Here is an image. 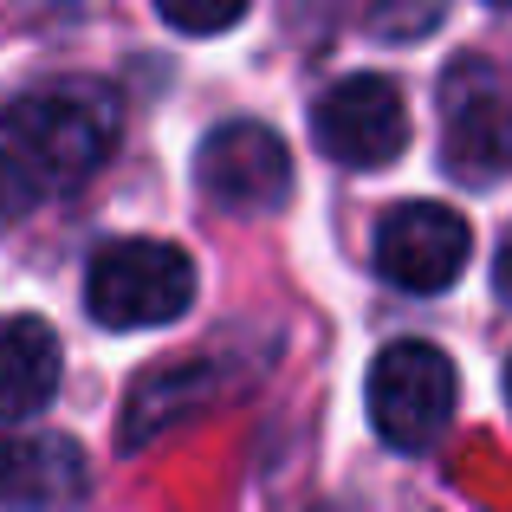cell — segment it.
<instances>
[{"label": "cell", "instance_id": "cell-1", "mask_svg": "<svg viewBox=\"0 0 512 512\" xmlns=\"http://www.w3.org/2000/svg\"><path fill=\"white\" fill-rule=\"evenodd\" d=\"M117 150V98L91 78L33 85L0 104V221L85 188Z\"/></svg>", "mask_w": 512, "mask_h": 512}, {"label": "cell", "instance_id": "cell-2", "mask_svg": "<svg viewBox=\"0 0 512 512\" xmlns=\"http://www.w3.org/2000/svg\"><path fill=\"white\" fill-rule=\"evenodd\" d=\"M195 305V266L169 240H111L85 273V312L104 331H156Z\"/></svg>", "mask_w": 512, "mask_h": 512}, {"label": "cell", "instance_id": "cell-3", "mask_svg": "<svg viewBox=\"0 0 512 512\" xmlns=\"http://www.w3.org/2000/svg\"><path fill=\"white\" fill-rule=\"evenodd\" d=\"M370 422L376 435L389 441L396 454H422L441 441L454 415V396H461V376H454L448 350L422 344V338H402L389 350H376L370 363Z\"/></svg>", "mask_w": 512, "mask_h": 512}, {"label": "cell", "instance_id": "cell-4", "mask_svg": "<svg viewBox=\"0 0 512 512\" xmlns=\"http://www.w3.org/2000/svg\"><path fill=\"white\" fill-rule=\"evenodd\" d=\"M441 163L461 182L512 175V78L487 59H461L441 78Z\"/></svg>", "mask_w": 512, "mask_h": 512}, {"label": "cell", "instance_id": "cell-5", "mask_svg": "<svg viewBox=\"0 0 512 512\" xmlns=\"http://www.w3.org/2000/svg\"><path fill=\"white\" fill-rule=\"evenodd\" d=\"M195 188L234 221H260L292 201V150L279 143V130L253 124H221L195 156Z\"/></svg>", "mask_w": 512, "mask_h": 512}, {"label": "cell", "instance_id": "cell-6", "mask_svg": "<svg viewBox=\"0 0 512 512\" xmlns=\"http://www.w3.org/2000/svg\"><path fill=\"white\" fill-rule=\"evenodd\" d=\"M312 137L344 169H383L409 150V104L383 72H350L318 98Z\"/></svg>", "mask_w": 512, "mask_h": 512}, {"label": "cell", "instance_id": "cell-7", "mask_svg": "<svg viewBox=\"0 0 512 512\" xmlns=\"http://www.w3.org/2000/svg\"><path fill=\"white\" fill-rule=\"evenodd\" d=\"M474 253V227L441 201H402L376 221V273L402 292H448Z\"/></svg>", "mask_w": 512, "mask_h": 512}, {"label": "cell", "instance_id": "cell-8", "mask_svg": "<svg viewBox=\"0 0 512 512\" xmlns=\"http://www.w3.org/2000/svg\"><path fill=\"white\" fill-rule=\"evenodd\" d=\"M85 454L65 435H0V512H72Z\"/></svg>", "mask_w": 512, "mask_h": 512}, {"label": "cell", "instance_id": "cell-9", "mask_svg": "<svg viewBox=\"0 0 512 512\" xmlns=\"http://www.w3.org/2000/svg\"><path fill=\"white\" fill-rule=\"evenodd\" d=\"M59 389V338L46 318L7 312L0 318V422H26L39 415Z\"/></svg>", "mask_w": 512, "mask_h": 512}, {"label": "cell", "instance_id": "cell-10", "mask_svg": "<svg viewBox=\"0 0 512 512\" xmlns=\"http://www.w3.org/2000/svg\"><path fill=\"white\" fill-rule=\"evenodd\" d=\"M441 26V0H370V33L389 46H415Z\"/></svg>", "mask_w": 512, "mask_h": 512}, {"label": "cell", "instance_id": "cell-11", "mask_svg": "<svg viewBox=\"0 0 512 512\" xmlns=\"http://www.w3.org/2000/svg\"><path fill=\"white\" fill-rule=\"evenodd\" d=\"M156 13L175 26V33H227V26H240V13H247V0H156Z\"/></svg>", "mask_w": 512, "mask_h": 512}, {"label": "cell", "instance_id": "cell-12", "mask_svg": "<svg viewBox=\"0 0 512 512\" xmlns=\"http://www.w3.org/2000/svg\"><path fill=\"white\" fill-rule=\"evenodd\" d=\"M493 279H500V299H512V227L500 240V266H493Z\"/></svg>", "mask_w": 512, "mask_h": 512}, {"label": "cell", "instance_id": "cell-13", "mask_svg": "<svg viewBox=\"0 0 512 512\" xmlns=\"http://www.w3.org/2000/svg\"><path fill=\"white\" fill-rule=\"evenodd\" d=\"M506 402H512V363H506Z\"/></svg>", "mask_w": 512, "mask_h": 512}, {"label": "cell", "instance_id": "cell-14", "mask_svg": "<svg viewBox=\"0 0 512 512\" xmlns=\"http://www.w3.org/2000/svg\"><path fill=\"white\" fill-rule=\"evenodd\" d=\"M493 7H512V0H493Z\"/></svg>", "mask_w": 512, "mask_h": 512}]
</instances>
